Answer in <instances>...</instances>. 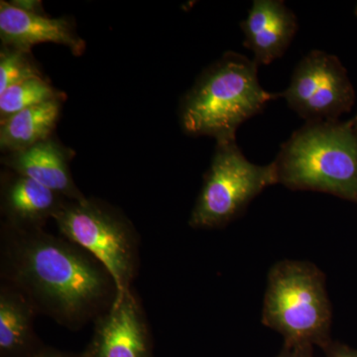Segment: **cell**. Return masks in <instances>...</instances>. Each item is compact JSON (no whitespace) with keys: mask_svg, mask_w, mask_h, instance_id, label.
<instances>
[{"mask_svg":"<svg viewBox=\"0 0 357 357\" xmlns=\"http://www.w3.org/2000/svg\"><path fill=\"white\" fill-rule=\"evenodd\" d=\"M1 283L22 294L37 314L77 331L119 297L112 274L81 246L44 229L0 227Z\"/></svg>","mask_w":357,"mask_h":357,"instance_id":"6da1fadb","label":"cell"},{"mask_svg":"<svg viewBox=\"0 0 357 357\" xmlns=\"http://www.w3.org/2000/svg\"><path fill=\"white\" fill-rule=\"evenodd\" d=\"M279 98L262 88L255 60L227 52L185 95L181 126L188 135L211 136L217 143L236 141L239 126Z\"/></svg>","mask_w":357,"mask_h":357,"instance_id":"7a4b0ae2","label":"cell"},{"mask_svg":"<svg viewBox=\"0 0 357 357\" xmlns=\"http://www.w3.org/2000/svg\"><path fill=\"white\" fill-rule=\"evenodd\" d=\"M278 184L357 204V131L351 121L306 122L275 159Z\"/></svg>","mask_w":357,"mask_h":357,"instance_id":"3957f363","label":"cell"},{"mask_svg":"<svg viewBox=\"0 0 357 357\" xmlns=\"http://www.w3.org/2000/svg\"><path fill=\"white\" fill-rule=\"evenodd\" d=\"M261 321L280 333L284 344H310L324 351L333 342L332 305L324 272L311 262H277L268 273Z\"/></svg>","mask_w":357,"mask_h":357,"instance_id":"277c9868","label":"cell"},{"mask_svg":"<svg viewBox=\"0 0 357 357\" xmlns=\"http://www.w3.org/2000/svg\"><path fill=\"white\" fill-rule=\"evenodd\" d=\"M61 236L81 246L109 270L119 296L132 289L140 266V239L129 218L96 198L70 201L53 218Z\"/></svg>","mask_w":357,"mask_h":357,"instance_id":"5b68a950","label":"cell"},{"mask_svg":"<svg viewBox=\"0 0 357 357\" xmlns=\"http://www.w3.org/2000/svg\"><path fill=\"white\" fill-rule=\"evenodd\" d=\"M278 184L274 162L257 165L249 161L236 141L218 142L203 187L192 208L189 225L195 229L227 227L270 185Z\"/></svg>","mask_w":357,"mask_h":357,"instance_id":"8992f818","label":"cell"},{"mask_svg":"<svg viewBox=\"0 0 357 357\" xmlns=\"http://www.w3.org/2000/svg\"><path fill=\"white\" fill-rule=\"evenodd\" d=\"M306 122L338 121L351 112L356 93L340 61L314 50L294 70L288 88L279 93Z\"/></svg>","mask_w":357,"mask_h":357,"instance_id":"52a82bcc","label":"cell"},{"mask_svg":"<svg viewBox=\"0 0 357 357\" xmlns=\"http://www.w3.org/2000/svg\"><path fill=\"white\" fill-rule=\"evenodd\" d=\"M86 357H153L151 333L144 310L133 289L93 321Z\"/></svg>","mask_w":357,"mask_h":357,"instance_id":"ba28073f","label":"cell"},{"mask_svg":"<svg viewBox=\"0 0 357 357\" xmlns=\"http://www.w3.org/2000/svg\"><path fill=\"white\" fill-rule=\"evenodd\" d=\"M0 39L2 46L25 53H30L33 46L41 43L63 45L75 56L86 50V42L68 18L47 17L43 13L23 10L6 1L0 2Z\"/></svg>","mask_w":357,"mask_h":357,"instance_id":"9c48e42d","label":"cell"},{"mask_svg":"<svg viewBox=\"0 0 357 357\" xmlns=\"http://www.w3.org/2000/svg\"><path fill=\"white\" fill-rule=\"evenodd\" d=\"M68 199L32 178L6 169L0 177V211L7 227L22 230L44 229Z\"/></svg>","mask_w":357,"mask_h":357,"instance_id":"30bf717a","label":"cell"},{"mask_svg":"<svg viewBox=\"0 0 357 357\" xmlns=\"http://www.w3.org/2000/svg\"><path fill=\"white\" fill-rule=\"evenodd\" d=\"M244 46L257 65H269L287 51L298 30L295 13L282 0H255L241 23Z\"/></svg>","mask_w":357,"mask_h":357,"instance_id":"8fae6325","label":"cell"},{"mask_svg":"<svg viewBox=\"0 0 357 357\" xmlns=\"http://www.w3.org/2000/svg\"><path fill=\"white\" fill-rule=\"evenodd\" d=\"M74 152L52 136L27 149L4 154L2 164L8 170L39 183L64 198L76 201L84 198L74 182L70 162Z\"/></svg>","mask_w":357,"mask_h":357,"instance_id":"7c38bea8","label":"cell"},{"mask_svg":"<svg viewBox=\"0 0 357 357\" xmlns=\"http://www.w3.org/2000/svg\"><path fill=\"white\" fill-rule=\"evenodd\" d=\"M36 316L22 294L0 284V356L32 357L42 349L33 326Z\"/></svg>","mask_w":357,"mask_h":357,"instance_id":"4fadbf2b","label":"cell"},{"mask_svg":"<svg viewBox=\"0 0 357 357\" xmlns=\"http://www.w3.org/2000/svg\"><path fill=\"white\" fill-rule=\"evenodd\" d=\"M62 100H51L21 110L0 122V149L4 154L21 151L52 137Z\"/></svg>","mask_w":357,"mask_h":357,"instance_id":"5bb4252c","label":"cell"},{"mask_svg":"<svg viewBox=\"0 0 357 357\" xmlns=\"http://www.w3.org/2000/svg\"><path fill=\"white\" fill-rule=\"evenodd\" d=\"M51 100H63L62 93L43 77L14 84L0 93V122L6 121L21 110Z\"/></svg>","mask_w":357,"mask_h":357,"instance_id":"9a60e30c","label":"cell"},{"mask_svg":"<svg viewBox=\"0 0 357 357\" xmlns=\"http://www.w3.org/2000/svg\"><path fill=\"white\" fill-rule=\"evenodd\" d=\"M41 77L43 76L30 53L2 46L0 52V93L14 84Z\"/></svg>","mask_w":357,"mask_h":357,"instance_id":"2e32d148","label":"cell"},{"mask_svg":"<svg viewBox=\"0 0 357 357\" xmlns=\"http://www.w3.org/2000/svg\"><path fill=\"white\" fill-rule=\"evenodd\" d=\"M276 357H314V347L310 344H284Z\"/></svg>","mask_w":357,"mask_h":357,"instance_id":"e0dca14e","label":"cell"},{"mask_svg":"<svg viewBox=\"0 0 357 357\" xmlns=\"http://www.w3.org/2000/svg\"><path fill=\"white\" fill-rule=\"evenodd\" d=\"M324 351L326 357H357V349L337 342H331Z\"/></svg>","mask_w":357,"mask_h":357,"instance_id":"ac0fdd59","label":"cell"},{"mask_svg":"<svg viewBox=\"0 0 357 357\" xmlns=\"http://www.w3.org/2000/svg\"><path fill=\"white\" fill-rule=\"evenodd\" d=\"M32 357H86L83 354H70V352H65L58 351V349H46L42 347L37 354Z\"/></svg>","mask_w":357,"mask_h":357,"instance_id":"d6986e66","label":"cell"},{"mask_svg":"<svg viewBox=\"0 0 357 357\" xmlns=\"http://www.w3.org/2000/svg\"><path fill=\"white\" fill-rule=\"evenodd\" d=\"M352 124H354V128H356V130L357 131V114L356 117H354V119H351Z\"/></svg>","mask_w":357,"mask_h":357,"instance_id":"ffe728a7","label":"cell"}]
</instances>
